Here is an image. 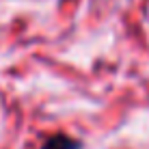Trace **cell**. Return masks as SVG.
Returning <instances> with one entry per match:
<instances>
[{
    "label": "cell",
    "instance_id": "obj_1",
    "mask_svg": "<svg viewBox=\"0 0 149 149\" xmlns=\"http://www.w3.org/2000/svg\"><path fill=\"white\" fill-rule=\"evenodd\" d=\"M41 149H82V143L78 138H71L69 134L58 132V134H52V136L43 138Z\"/></svg>",
    "mask_w": 149,
    "mask_h": 149
}]
</instances>
